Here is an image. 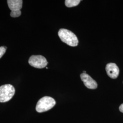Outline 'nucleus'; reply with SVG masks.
<instances>
[{"mask_svg": "<svg viewBox=\"0 0 123 123\" xmlns=\"http://www.w3.org/2000/svg\"><path fill=\"white\" fill-rule=\"evenodd\" d=\"M119 111H120L121 112L123 113V104H122V105H121L120 106H119Z\"/></svg>", "mask_w": 123, "mask_h": 123, "instance_id": "11", "label": "nucleus"}, {"mask_svg": "<svg viewBox=\"0 0 123 123\" xmlns=\"http://www.w3.org/2000/svg\"><path fill=\"white\" fill-rule=\"evenodd\" d=\"M58 35L62 41L71 47H76L79 43V40L76 35L66 29H60Z\"/></svg>", "mask_w": 123, "mask_h": 123, "instance_id": "1", "label": "nucleus"}, {"mask_svg": "<svg viewBox=\"0 0 123 123\" xmlns=\"http://www.w3.org/2000/svg\"><path fill=\"white\" fill-rule=\"evenodd\" d=\"M106 71L108 75L113 79H116L119 73V69L117 65L114 63H109L106 66Z\"/></svg>", "mask_w": 123, "mask_h": 123, "instance_id": "6", "label": "nucleus"}, {"mask_svg": "<svg viewBox=\"0 0 123 123\" xmlns=\"http://www.w3.org/2000/svg\"><path fill=\"white\" fill-rule=\"evenodd\" d=\"M15 89L11 84H5L0 87V102L5 103L10 100L15 94Z\"/></svg>", "mask_w": 123, "mask_h": 123, "instance_id": "3", "label": "nucleus"}, {"mask_svg": "<svg viewBox=\"0 0 123 123\" xmlns=\"http://www.w3.org/2000/svg\"><path fill=\"white\" fill-rule=\"evenodd\" d=\"M7 2L11 11H19L22 8L23 1L22 0H8Z\"/></svg>", "mask_w": 123, "mask_h": 123, "instance_id": "7", "label": "nucleus"}, {"mask_svg": "<svg viewBox=\"0 0 123 123\" xmlns=\"http://www.w3.org/2000/svg\"><path fill=\"white\" fill-rule=\"evenodd\" d=\"M80 1V0H66L65 1V4L67 7H72L78 6Z\"/></svg>", "mask_w": 123, "mask_h": 123, "instance_id": "8", "label": "nucleus"}, {"mask_svg": "<svg viewBox=\"0 0 123 123\" xmlns=\"http://www.w3.org/2000/svg\"><path fill=\"white\" fill-rule=\"evenodd\" d=\"M6 49L4 47H0V58L2 57L6 52Z\"/></svg>", "mask_w": 123, "mask_h": 123, "instance_id": "10", "label": "nucleus"}, {"mask_svg": "<svg viewBox=\"0 0 123 123\" xmlns=\"http://www.w3.org/2000/svg\"><path fill=\"white\" fill-rule=\"evenodd\" d=\"M22 12L21 10L19 11H11L10 13V16L12 18H18L21 16Z\"/></svg>", "mask_w": 123, "mask_h": 123, "instance_id": "9", "label": "nucleus"}, {"mask_svg": "<svg viewBox=\"0 0 123 123\" xmlns=\"http://www.w3.org/2000/svg\"><path fill=\"white\" fill-rule=\"evenodd\" d=\"M80 78L84 82V85L89 89H96L98 87L96 82L86 73H82L80 75Z\"/></svg>", "mask_w": 123, "mask_h": 123, "instance_id": "5", "label": "nucleus"}, {"mask_svg": "<svg viewBox=\"0 0 123 123\" xmlns=\"http://www.w3.org/2000/svg\"><path fill=\"white\" fill-rule=\"evenodd\" d=\"M56 105V101L52 97L45 96L37 103L36 110L38 113H43L51 110Z\"/></svg>", "mask_w": 123, "mask_h": 123, "instance_id": "2", "label": "nucleus"}, {"mask_svg": "<svg viewBox=\"0 0 123 123\" xmlns=\"http://www.w3.org/2000/svg\"><path fill=\"white\" fill-rule=\"evenodd\" d=\"M28 63L31 66L37 68H43L48 64L46 58L41 55L31 56L29 59Z\"/></svg>", "mask_w": 123, "mask_h": 123, "instance_id": "4", "label": "nucleus"}]
</instances>
